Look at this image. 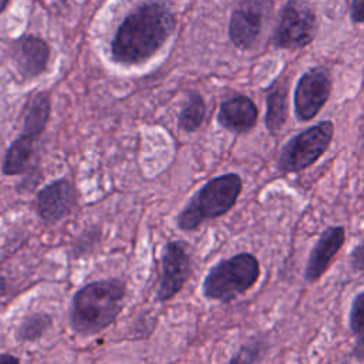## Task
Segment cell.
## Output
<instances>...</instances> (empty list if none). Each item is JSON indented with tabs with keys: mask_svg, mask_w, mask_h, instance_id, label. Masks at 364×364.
<instances>
[{
	"mask_svg": "<svg viewBox=\"0 0 364 364\" xmlns=\"http://www.w3.org/2000/svg\"><path fill=\"white\" fill-rule=\"evenodd\" d=\"M175 27V18L161 3H148L131 13L112 41L114 60L139 64L154 55Z\"/></svg>",
	"mask_w": 364,
	"mask_h": 364,
	"instance_id": "1",
	"label": "cell"
},
{
	"mask_svg": "<svg viewBox=\"0 0 364 364\" xmlns=\"http://www.w3.org/2000/svg\"><path fill=\"white\" fill-rule=\"evenodd\" d=\"M127 286L121 279H102L80 287L71 301L70 327L81 336H94L111 326L124 309Z\"/></svg>",
	"mask_w": 364,
	"mask_h": 364,
	"instance_id": "2",
	"label": "cell"
},
{
	"mask_svg": "<svg viewBox=\"0 0 364 364\" xmlns=\"http://www.w3.org/2000/svg\"><path fill=\"white\" fill-rule=\"evenodd\" d=\"M243 189L240 175L223 173L203 183L176 216V226L182 232H195L205 222L226 215L237 202Z\"/></svg>",
	"mask_w": 364,
	"mask_h": 364,
	"instance_id": "3",
	"label": "cell"
},
{
	"mask_svg": "<svg viewBox=\"0 0 364 364\" xmlns=\"http://www.w3.org/2000/svg\"><path fill=\"white\" fill-rule=\"evenodd\" d=\"M260 277V262L249 252L236 253L215 263L202 282L208 300L230 303L249 291Z\"/></svg>",
	"mask_w": 364,
	"mask_h": 364,
	"instance_id": "4",
	"label": "cell"
},
{
	"mask_svg": "<svg viewBox=\"0 0 364 364\" xmlns=\"http://www.w3.org/2000/svg\"><path fill=\"white\" fill-rule=\"evenodd\" d=\"M333 136L334 124L330 119L293 135L279 152L277 169L282 173H297L310 168L330 148Z\"/></svg>",
	"mask_w": 364,
	"mask_h": 364,
	"instance_id": "5",
	"label": "cell"
},
{
	"mask_svg": "<svg viewBox=\"0 0 364 364\" xmlns=\"http://www.w3.org/2000/svg\"><path fill=\"white\" fill-rule=\"evenodd\" d=\"M317 33V16L309 0H287L279 13L272 34L276 48L299 50L309 46Z\"/></svg>",
	"mask_w": 364,
	"mask_h": 364,
	"instance_id": "6",
	"label": "cell"
},
{
	"mask_svg": "<svg viewBox=\"0 0 364 364\" xmlns=\"http://www.w3.org/2000/svg\"><path fill=\"white\" fill-rule=\"evenodd\" d=\"M333 81L326 67L317 65L307 70L297 81L293 104L296 118L301 122L311 121L330 98Z\"/></svg>",
	"mask_w": 364,
	"mask_h": 364,
	"instance_id": "7",
	"label": "cell"
},
{
	"mask_svg": "<svg viewBox=\"0 0 364 364\" xmlns=\"http://www.w3.org/2000/svg\"><path fill=\"white\" fill-rule=\"evenodd\" d=\"M191 274V255L182 240L166 242L161 253L159 284L156 299L168 301L175 297L185 286Z\"/></svg>",
	"mask_w": 364,
	"mask_h": 364,
	"instance_id": "8",
	"label": "cell"
},
{
	"mask_svg": "<svg viewBox=\"0 0 364 364\" xmlns=\"http://www.w3.org/2000/svg\"><path fill=\"white\" fill-rule=\"evenodd\" d=\"M272 7L270 0H242L233 10L229 21L230 41L239 50H249L257 41L266 11Z\"/></svg>",
	"mask_w": 364,
	"mask_h": 364,
	"instance_id": "9",
	"label": "cell"
},
{
	"mask_svg": "<svg viewBox=\"0 0 364 364\" xmlns=\"http://www.w3.org/2000/svg\"><path fill=\"white\" fill-rule=\"evenodd\" d=\"M78 195L74 183L65 178L51 181L36 195L37 215L46 223H57L67 218L77 206Z\"/></svg>",
	"mask_w": 364,
	"mask_h": 364,
	"instance_id": "10",
	"label": "cell"
},
{
	"mask_svg": "<svg viewBox=\"0 0 364 364\" xmlns=\"http://www.w3.org/2000/svg\"><path fill=\"white\" fill-rule=\"evenodd\" d=\"M344 242H346L344 226H340V225L328 226L321 232L314 246L311 247L306 262L304 274H303L306 283H316L317 280L321 279V276L328 270L336 255L343 247Z\"/></svg>",
	"mask_w": 364,
	"mask_h": 364,
	"instance_id": "11",
	"label": "cell"
},
{
	"mask_svg": "<svg viewBox=\"0 0 364 364\" xmlns=\"http://www.w3.org/2000/svg\"><path fill=\"white\" fill-rule=\"evenodd\" d=\"M259 109L252 98L236 94L225 100L218 112V122L222 128L235 132L246 134L252 131L257 122Z\"/></svg>",
	"mask_w": 364,
	"mask_h": 364,
	"instance_id": "12",
	"label": "cell"
},
{
	"mask_svg": "<svg viewBox=\"0 0 364 364\" xmlns=\"http://www.w3.org/2000/svg\"><path fill=\"white\" fill-rule=\"evenodd\" d=\"M13 55L20 73L26 78H34L44 71L50 57V48L41 38L28 36L16 43Z\"/></svg>",
	"mask_w": 364,
	"mask_h": 364,
	"instance_id": "13",
	"label": "cell"
},
{
	"mask_svg": "<svg viewBox=\"0 0 364 364\" xmlns=\"http://www.w3.org/2000/svg\"><path fill=\"white\" fill-rule=\"evenodd\" d=\"M289 117V80L279 77L267 90L264 125L267 132L274 136L284 127Z\"/></svg>",
	"mask_w": 364,
	"mask_h": 364,
	"instance_id": "14",
	"label": "cell"
},
{
	"mask_svg": "<svg viewBox=\"0 0 364 364\" xmlns=\"http://www.w3.org/2000/svg\"><path fill=\"white\" fill-rule=\"evenodd\" d=\"M36 141L34 138L26 135L21 132L18 138L13 141V144L9 146L3 165H1V172L6 176H14V175H23L26 173L30 166L31 161L34 156L36 151Z\"/></svg>",
	"mask_w": 364,
	"mask_h": 364,
	"instance_id": "15",
	"label": "cell"
},
{
	"mask_svg": "<svg viewBox=\"0 0 364 364\" xmlns=\"http://www.w3.org/2000/svg\"><path fill=\"white\" fill-rule=\"evenodd\" d=\"M50 117V95L48 92H41L34 97L28 105V111L24 118L23 134L38 139L43 134Z\"/></svg>",
	"mask_w": 364,
	"mask_h": 364,
	"instance_id": "16",
	"label": "cell"
},
{
	"mask_svg": "<svg viewBox=\"0 0 364 364\" xmlns=\"http://www.w3.org/2000/svg\"><path fill=\"white\" fill-rule=\"evenodd\" d=\"M348 327L354 336L351 354L355 360L364 361V290L357 293L351 301Z\"/></svg>",
	"mask_w": 364,
	"mask_h": 364,
	"instance_id": "17",
	"label": "cell"
},
{
	"mask_svg": "<svg viewBox=\"0 0 364 364\" xmlns=\"http://www.w3.org/2000/svg\"><path fill=\"white\" fill-rule=\"evenodd\" d=\"M205 101L200 94L192 91L188 95V101L185 107L182 108L179 118H178V125L181 129L185 132H193L196 131L205 118Z\"/></svg>",
	"mask_w": 364,
	"mask_h": 364,
	"instance_id": "18",
	"label": "cell"
},
{
	"mask_svg": "<svg viewBox=\"0 0 364 364\" xmlns=\"http://www.w3.org/2000/svg\"><path fill=\"white\" fill-rule=\"evenodd\" d=\"M53 318L47 313H31L27 314L18 324L16 337L18 341L31 343L44 336V333L51 327Z\"/></svg>",
	"mask_w": 364,
	"mask_h": 364,
	"instance_id": "19",
	"label": "cell"
},
{
	"mask_svg": "<svg viewBox=\"0 0 364 364\" xmlns=\"http://www.w3.org/2000/svg\"><path fill=\"white\" fill-rule=\"evenodd\" d=\"M263 341L259 338L249 340L246 344H243L226 364H256V361L260 358L262 354Z\"/></svg>",
	"mask_w": 364,
	"mask_h": 364,
	"instance_id": "20",
	"label": "cell"
},
{
	"mask_svg": "<svg viewBox=\"0 0 364 364\" xmlns=\"http://www.w3.org/2000/svg\"><path fill=\"white\" fill-rule=\"evenodd\" d=\"M348 260H350V266L355 272L364 273V240H361L351 249L348 255Z\"/></svg>",
	"mask_w": 364,
	"mask_h": 364,
	"instance_id": "21",
	"label": "cell"
},
{
	"mask_svg": "<svg viewBox=\"0 0 364 364\" xmlns=\"http://www.w3.org/2000/svg\"><path fill=\"white\" fill-rule=\"evenodd\" d=\"M350 18L353 23H364V0L350 1Z\"/></svg>",
	"mask_w": 364,
	"mask_h": 364,
	"instance_id": "22",
	"label": "cell"
},
{
	"mask_svg": "<svg viewBox=\"0 0 364 364\" xmlns=\"http://www.w3.org/2000/svg\"><path fill=\"white\" fill-rule=\"evenodd\" d=\"M0 364H20V358L17 355L4 353L0 354Z\"/></svg>",
	"mask_w": 364,
	"mask_h": 364,
	"instance_id": "23",
	"label": "cell"
},
{
	"mask_svg": "<svg viewBox=\"0 0 364 364\" xmlns=\"http://www.w3.org/2000/svg\"><path fill=\"white\" fill-rule=\"evenodd\" d=\"M7 4H9V0H0V13L6 9Z\"/></svg>",
	"mask_w": 364,
	"mask_h": 364,
	"instance_id": "24",
	"label": "cell"
}]
</instances>
